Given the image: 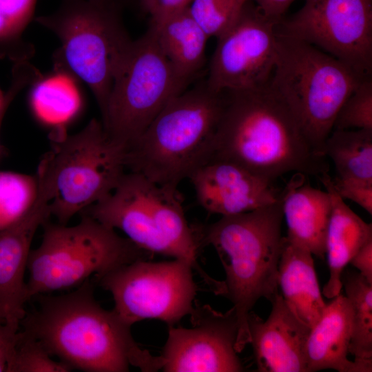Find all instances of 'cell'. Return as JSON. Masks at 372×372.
Returning <instances> with one entry per match:
<instances>
[{
    "mask_svg": "<svg viewBox=\"0 0 372 372\" xmlns=\"http://www.w3.org/2000/svg\"><path fill=\"white\" fill-rule=\"evenodd\" d=\"M332 184L342 199H349L372 214V182L332 178Z\"/></svg>",
    "mask_w": 372,
    "mask_h": 372,
    "instance_id": "31",
    "label": "cell"
},
{
    "mask_svg": "<svg viewBox=\"0 0 372 372\" xmlns=\"http://www.w3.org/2000/svg\"><path fill=\"white\" fill-rule=\"evenodd\" d=\"M342 283L353 308L349 353L365 372L372 371V284L359 272L344 270Z\"/></svg>",
    "mask_w": 372,
    "mask_h": 372,
    "instance_id": "25",
    "label": "cell"
},
{
    "mask_svg": "<svg viewBox=\"0 0 372 372\" xmlns=\"http://www.w3.org/2000/svg\"><path fill=\"white\" fill-rule=\"evenodd\" d=\"M365 78L314 45L277 34L269 85L293 112L318 155L326 157L324 143L337 114Z\"/></svg>",
    "mask_w": 372,
    "mask_h": 372,
    "instance_id": "6",
    "label": "cell"
},
{
    "mask_svg": "<svg viewBox=\"0 0 372 372\" xmlns=\"http://www.w3.org/2000/svg\"><path fill=\"white\" fill-rule=\"evenodd\" d=\"M188 179L199 205L221 216L253 211L280 199L274 183L228 161H209Z\"/></svg>",
    "mask_w": 372,
    "mask_h": 372,
    "instance_id": "16",
    "label": "cell"
},
{
    "mask_svg": "<svg viewBox=\"0 0 372 372\" xmlns=\"http://www.w3.org/2000/svg\"><path fill=\"white\" fill-rule=\"evenodd\" d=\"M324 155L333 162L335 178L372 182V130H334Z\"/></svg>",
    "mask_w": 372,
    "mask_h": 372,
    "instance_id": "24",
    "label": "cell"
},
{
    "mask_svg": "<svg viewBox=\"0 0 372 372\" xmlns=\"http://www.w3.org/2000/svg\"><path fill=\"white\" fill-rule=\"evenodd\" d=\"M19 335V329L0 322V372H6Z\"/></svg>",
    "mask_w": 372,
    "mask_h": 372,
    "instance_id": "32",
    "label": "cell"
},
{
    "mask_svg": "<svg viewBox=\"0 0 372 372\" xmlns=\"http://www.w3.org/2000/svg\"><path fill=\"white\" fill-rule=\"evenodd\" d=\"M90 1L114 5V6H117L121 8L122 5L125 3L126 1H127L128 0H90Z\"/></svg>",
    "mask_w": 372,
    "mask_h": 372,
    "instance_id": "37",
    "label": "cell"
},
{
    "mask_svg": "<svg viewBox=\"0 0 372 372\" xmlns=\"http://www.w3.org/2000/svg\"><path fill=\"white\" fill-rule=\"evenodd\" d=\"M143 12L150 14L158 0H138Z\"/></svg>",
    "mask_w": 372,
    "mask_h": 372,
    "instance_id": "36",
    "label": "cell"
},
{
    "mask_svg": "<svg viewBox=\"0 0 372 372\" xmlns=\"http://www.w3.org/2000/svg\"><path fill=\"white\" fill-rule=\"evenodd\" d=\"M120 10L117 6L90 0H62L54 12L35 18L60 41L54 54L56 71L84 82L101 114L133 41Z\"/></svg>",
    "mask_w": 372,
    "mask_h": 372,
    "instance_id": "5",
    "label": "cell"
},
{
    "mask_svg": "<svg viewBox=\"0 0 372 372\" xmlns=\"http://www.w3.org/2000/svg\"><path fill=\"white\" fill-rule=\"evenodd\" d=\"M190 316L191 328L168 326L160 355L163 371H243L235 348L238 328L234 307L222 313L209 304L195 305Z\"/></svg>",
    "mask_w": 372,
    "mask_h": 372,
    "instance_id": "14",
    "label": "cell"
},
{
    "mask_svg": "<svg viewBox=\"0 0 372 372\" xmlns=\"http://www.w3.org/2000/svg\"><path fill=\"white\" fill-rule=\"evenodd\" d=\"M36 174L0 171V231L23 217L38 196Z\"/></svg>",
    "mask_w": 372,
    "mask_h": 372,
    "instance_id": "26",
    "label": "cell"
},
{
    "mask_svg": "<svg viewBox=\"0 0 372 372\" xmlns=\"http://www.w3.org/2000/svg\"><path fill=\"white\" fill-rule=\"evenodd\" d=\"M269 19L277 25L284 18V15L289 6L296 0H251Z\"/></svg>",
    "mask_w": 372,
    "mask_h": 372,
    "instance_id": "34",
    "label": "cell"
},
{
    "mask_svg": "<svg viewBox=\"0 0 372 372\" xmlns=\"http://www.w3.org/2000/svg\"><path fill=\"white\" fill-rule=\"evenodd\" d=\"M40 296L39 307L25 314L23 331L72 367L86 372H143L162 368L161 356L141 348L131 327L96 302L90 279L68 293Z\"/></svg>",
    "mask_w": 372,
    "mask_h": 372,
    "instance_id": "2",
    "label": "cell"
},
{
    "mask_svg": "<svg viewBox=\"0 0 372 372\" xmlns=\"http://www.w3.org/2000/svg\"><path fill=\"white\" fill-rule=\"evenodd\" d=\"M307 176L293 174L280 200L287 225L286 240L313 255L324 259L326 238L331 210L328 192L306 183Z\"/></svg>",
    "mask_w": 372,
    "mask_h": 372,
    "instance_id": "18",
    "label": "cell"
},
{
    "mask_svg": "<svg viewBox=\"0 0 372 372\" xmlns=\"http://www.w3.org/2000/svg\"><path fill=\"white\" fill-rule=\"evenodd\" d=\"M81 214L121 230L153 255L175 258L193 238L177 187L158 184L136 172H126L111 193Z\"/></svg>",
    "mask_w": 372,
    "mask_h": 372,
    "instance_id": "9",
    "label": "cell"
},
{
    "mask_svg": "<svg viewBox=\"0 0 372 372\" xmlns=\"http://www.w3.org/2000/svg\"><path fill=\"white\" fill-rule=\"evenodd\" d=\"M224 110L210 161L243 167L274 183L289 173L317 178L328 173L289 106L269 86L225 92Z\"/></svg>",
    "mask_w": 372,
    "mask_h": 372,
    "instance_id": "1",
    "label": "cell"
},
{
    "mask_svg": "<svg viewBox=\"0 0 372 372\" xmlns=\"http://www.w3.org/2000/svg\"><path fill=\"white\" fill-rule=\"evenodd\" d=\"M8 107H4L3 109H2L0 111V129H1V123H2V121H3V116H4V115L6 114V112L7 111ZM0 154H1V146H0Z\"/></svg>",
    "mask_w": 372,
    "mask_h": 372,
    "instance_id": "38",
    "label": "cell"
},
{
    "mask_svg": "<svg viewBox=\"0 0 372 372\" xmlns=\"http://www.w3.org/2000/svg\"><path fill=\"white\" fill-rule=\"evenodd\" d=\"M193 265L186 260L152 262L140 259L118 267L98 278L112 296V309L132 327L156 319L174 325L190 315L198 288Z\"/></svg>",
    "mask_w": 372,
    "mask_h": 372,
    "instance_id": "11",
    "label": "cell"
},
{
    "mask_svg": "<svg viewBox=\"0 0 372 372\" xmlns=\"http://www.w3.org/2000/svg\"><path fill=\"white\" fill-rule=\"evenodd\" d=\"M50 141L51 148L42 159L53 189L51 216L66 225L114 190L127 172V149L95 118L74 134L54 130Z\"/></svg>",
    "mask_w": 372,
    "mask_h": 372,
    "instance_id": "8",
    "label": "cell"
},
{
    "mask_svg": "<svg viewBox=\"0 0 372 372\" xmlns=\"http://www.w3.org/2000/svg\"><path fill=\"white\" fill-rule=\"evenodd\" d=\"M69 74L56 71L47 77L41 76L33 83L30 93V105L38 118L55 129L72 119L81 107L79 92Z\"/></svg>",
    "mask_w": 372,
    "mask_h": 372,
    "instance_id": "23",
    "label": "cell"
},
{
    "mask_svg": "<svg viewBox=\"0 0 372 372\" xmlns=\"http://www.w3.org/2000/svg\"><path fill=\"white\" fill-rule=\"evenodd\" d=\"M37 0H0V44L15 51L26 49L21 34L32 19Z\"/></svg>",
    "mask_w": 372,
    "mask_h": 372,
    "instance_id": "29",
    "label": "cell"
},
{
    "mask_svg": "<svg viewBox=\"0 0 372 372\" xmlns=\"http://www.w3.org/2000/svg\"><path fill=\"white\" fill-rule=\"evenodd\" d=\"M270 302L271 310L265 320L252 310L247 318L257 371L307 372L306 345L311 328L293 313L279 293Z\"/></svg>",
    "mask_w": 372,
    "mask_h": 372,
    "instance_id": "17",
    "label": "cell"
},
{
    "mask_svg": "<svg viewBox=\"0 0 372 372\" xmlns=\"http://www.w3.org/2000/svg\"><path fill=\"white\" fill-rule=\"evenodd\" d=\"M36 338L19 331V339L8 364L6 372H68L72 367L54 360Z\"/></svg>",
    "mask_w": 372,
    "mask_h": 372,
    "instance_id": "27",
    "label": "cell"
},
{
    "mask_svg": "<svg viewBox=\"0 0 372 372\" xmlns=\"http://www.w3.org/2000/svg\"><path fill=\"white\" fill-rule=\"evenodd\" d=\"M225 103L205 81L172 99L127 149L126 167L161 185L178 187L211 159Z\"/></svg>",
    "mask_w": 372,
    "mask_h": 372,
    "instance_id": "4",
    "label": "cell"
},
{
    "mask_svg": "<svg viewBox=\"0 0 372 372\" xmlns=\"http://www.w3.org/2000/svg\"><path fill=\"white\" fill-rule=\"evenodd\" d=\"M349 263L372 284V240L366 242L358 251Z\"/></svg>",
    "mask_w": 372,
    "mask_h": 372,
    "instance_id": "35",
    "label": "cell"
},
{
    "mask_svg": "<svg viewBox=\"0 0 372 372\" xmlns=\"http://www.w3.org/2000/svg\"><path fill=\"white\" fill-rule=\"evenodd\" d=\"M276 33L314 45L362 77L372 76V0H304L276 25Z\"/></svg>",
    "mask_w": 372,
    "mask_h": 372,
    "instance_id": "12",
    "label": "cell"
},
{
    "mask_svg": "<svg viewBox=\"0 0 372 372\" xmlns=\"http://www.w3.org/2000/svg\"><path fill=\"white\" fill-rule=\"evenodd\" d=\"M277 23L248 1L236 21L217 38L207 87L216 93L267 85L277 57Z\"/></svg>",
    "mask_w": 372,
    "mask_h": 372,
    "instance_id": "13",
    "label": "cell"
},
{
    "mask_svg": "<svg viewBox=\"0 0 372 372\" xmlns=\"http://www.w3.org/2000/svg\"><path fill=\"white\" fill-rule=\"evenodd\" d=\"M39 191L31 209L20 220L0 231V322L19 329L28 300L25 272L37 229L51 216L53 198L48 178L37 175Z\"/></svg>",
    "mask_w": 372,
    "mask_h": 372,
    "instance_id": "15",
    "label": "cell"
},
{
    "mask_svg": "<svg viewBox=\"0 0 372 372\" xmlns=\"http://www.w3.org/2000/svg\"><path fill=\"white\" fill-rule=\"evenodd\" d=\"M251 0H192L187 8L209 37L218 38Z\"/></svg>",
    "mask_w": 372,
    "mask_h": 372,
    "instance_id": "28",
    "label": "cell"
},
{
    "mask_svg": "<svg viewBox=\"0 0 372 372\" xmlns=\"http://www.w3.org/2000/svg\"><path fill=\"white\" fill-rule=\"evenodd\" d=\"M372 130V76L364 79L344 101L335 118L334 130Z\"/></svg>",
    "mask_w": 372,
    "mask_h": 372,
    "instance_id": "30",
    "label": "cell"
},
{
    "mask_svg": "<svg viewBox=\"0 0 372 372\" xmlns=\"http://www.w3.org/2000/svg\"><path fill=\"white\" fill-rule=\"evenodd\" d=\"M188 83L174 71L149 27L132 41L116 74L101 114L105 132L128 149Z\"/></svg>",
    "mask_w": 372,
    "mask_h": 372,
    "instance_id": "10",
    "label": "cell"
},
{
    "mask_svg": "<svg viewBox=\"0 0 372 372\" xmlns=\"http://www.w3.org/2000/svg\"><path fill=\"white\" fill-rule=\"evenodd\" d=\"M352 329L353 308L340 293L326 304L319 320L311 328L306 345L307 372H365L348 359Z\"/></svg>",
    "mask_w": 372,
    "mask_h": 372,
    "instance_id": "19",
    "label": "cell"
},
{
    "mask_svg": "<svg viewBox=\"0 0 372 372\" xmlns=\"http://www.w3.org/2000/svg\"><path fill=\"white\" fill-rule=\"evenodd\" d=\"M48 220L42 225L41 244L29 256L28 300L79 287L92 276L99 278L133 261L149 260L153 255L85 214L72 226Z\"/></svg>",
    "mask_w": 372,
    "mask_h": 372,
    "instance_id": "7",
    "label": "cell"
},
{
    "mask_svg": "<svg viewBox=\"0 0 372 372\" xmlns=\"http://www.w3.org/2000/svg\"><path fill=\"white\" fill-rule=\"evenodd\" d=\"M192 0H158L150 13V23L157 24L169 15L188 7Z\"/></svg>",
    "mask_w": 372,
    "mask_h": 372,
    "instance_id": "33",
    "label": "cell"
},
{
    "mask_svg": "<svg viewBox=\"0 0 372 372\" xmlns=\"http://www.w3.org/2000/svg\"><path fill=\"white\" fill-rule=\"evenodd\" d=\"M157 43L176 74L189 82L205 61V48L209 38L186 8L157 24H149Z\"/></svg>",
    "mask_w": 372,
    "mask_h": 372,
    "instance_id": "22",
    "label": "cell"
},
{
    "mask_svg": "<svg viewBox=\"0 0 372 372\" xmlns=\"http://www.w3.org/2000/svg\"><path fill=\"white\" fill-rule=\"evenodd\" d=\"M330 195L331 210L327 238L329 278L322 293L332 299L342 291V274L358 251L372 240V225L358 216L334 189L331 177L326 173L318 178Z\"/></svg>",
    "mask_w": 372,
    "mask_h": 372,
    "instance_id": "20",
    "label": "cell"
},
{
    "mask_svg": "<svg viewBox=\"0 0 372 372\" xmlns=\"http://www.w3.org/2000/svg\"><path fill=\"white\" fill-rule=\"evenodd\" d=\"M282 218L280 199L253 211L221 216L205 227H193L199 245H211L224 268L223 296L233 304L238 319V353L250 342L247 318L253 307L260 298L270 301L278 293Z\"/></svg>",
    "mask_w": 372,
    "mask_h": 372,
    "instance_id": "3",
    "label": "cell"
},
{
    "mask_svg": "<svg viewBox=\"0 0 372 372\" xmlns=\"http://www.w3.org/2000/svg\"><path fill=\"white\" fill-rule=\"evenodd\" d=\"M278 285L293 313L311 328L325 307L313 254L289 242L285 237L278 266Z\"/></svg>",
    "mask_w": 372,
    "mask_h": 372,
    "instance_id": "21",
    "label": "cell"
}]
</instances>
